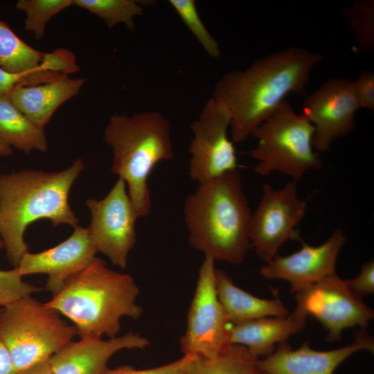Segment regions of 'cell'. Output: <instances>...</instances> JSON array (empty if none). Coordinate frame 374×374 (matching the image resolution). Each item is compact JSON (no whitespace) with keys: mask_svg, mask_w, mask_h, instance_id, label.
I'll return each mask as SVG.
<instances>
[{"mask_svg":"<svg viewBox=\"0 0 374 374\" xmlns=\"http://www.w3.org/2000/svg\"><path fill=\"white\" fill-rule=\"evenodd\" d=\"M76 335L73 325L32 295L6 305L0 313V338L17 372L48 359Z\"/></svg>","mask_w":374,"mask_h":374,"instance_id":"6","label":"cell"},{"mask_svg":"<svg viewBox=\"0 0 374 374\" xmlns=\"http://www.w3.org/2000/svg\"><path fill=\"white\" fill-rule=\"evenodd\" d=\"M314 132L307 117L284 100L251 135L258 140L249 152L258 161L255 172L267 176L280 172L297 181L306 171L321 169L323 161L313 150Z\"/></svg>","mask_w":374,"mask_h":374,"instance_id":"7","label":"cell"},{"mask_svg":"<svg viewBox=\"0 0 374 374\" xmlns=\"http://www.w3.org/2000/svg\"><path fill=\"white\" fill-rule=\"evenodd\" d=\"M96 253L88 227L78 225L59 244L38 253L26 252L16 268L22 277L35 274L47 275L44 289L54 296L69 278L94 260Z\"/></svg>","mask_w":374,"mask_h":374,"instance_id":"14","label":"cell"},{"mask_svg":"<svg viewBox=\"0 0 374 374\" xmlns=\"http://www.w3.org/2000/svg\"><path fill=\"white\" fill-rule=\"evenodd\" d=\"M353 87L360 106L374 112V72L362 69L357 79L353 81Z\"/></svg>","mask_w":374,"mask_h":374,"instance_id":"31","label":"cell"},{"mask_svg":"<svg viewBox=\"0 0 374 374\" xmlns=\"http://www.w3.org/2000/svg\"><path fill=\"white\" fill-rule=\"evenodd\" d=\"M346 285L357 296L374 293V260L371 259L363 264L359 274L353 279L344 280Z\"/></svg>","mask_w":374,"mask_h":374,"instance_id":"32","label":"cell"},{"mask_svg":"<svg viewBox=\"0 0 374 374\" xmlns=\"http://www.w3.org/2000/svg\"><path fill=\"white\" fill-rule=\"evenodd\" d=\"M2 308L0 307V313L1 312Z\"/></svg>","mask_w":374,"mask_h":374,"instance_id":"37","label":"cell"},{"mask_svg":"<svg viewBox=\"0 0 374 374\" xmlns=\"http://www.w3.org/2000/svg\"><path fill=\"white\" fill-rule=\"evenodd\" d=\"M215 287L231 325L266 317H286L289 310L278 299L257 297L235 285L223 270L215 269Z\"/></svg>","mask_w":374,"mask_h":374,"instance_id":"20","label":"cell"},{"mask_svg":"<svg viewBox=\"0 0 374 374\" xmlns=\"http://www.w3.org/2000/svg\"><path fill=\"white\" fill-rule=\"evenodd\" d=\"M0 139L26 154L48 150L44 127L33 123L11 101L8 95L0 96Z\"/></svg>","mask_w":374,"mask_h":374,"instance_id":"21","label":"cell"},{"mask_svg":"<svg viewBox=\"0 0 374 374\" xmlns=\"http://www.w3.org/2000/svg\"><path fill=\"white\" fill-rule=\"evenodd\" d=\"M249 224V240L258 258L271 260L288 240H299L296 227L306 213V202L297 195L296 181L275 190L265 183Z\"/></svg>","mask_w":374,"mask_h":374,"instance_id":"10","label":"cell"},{"mask_svg":"<svg viewBox=\"0 0 374 374\" xmlns=\"http://www.w3.org/2000/svg\"><path fill=\"white\" fill-rule=\"evenodd\" d=\"M16 374H53L49 359L30 368L18 371Z\"/></svg>","mask_w":374,"mask_h":374,"instance_id":"34","label":"cell"},{"mask_svg":"<svg viewBox=\"0 0 374 374\" xmlns=\"http://www.w3.org/2000/svg\"><path fill=\"white\" fill-rule=\"evenodd\" d=\"M84 78L69 76L33 85H20L8 94L12 103L33 123L44 127L55 111L75 96L84 85Z\"/></svg>","mask_w":374,"mask_h":374,"instance_id":"19","label":"cell"},{"mask_svg":"<svg viewBox=\"0 0 374 374\" xmlns=\"http://www.w3.org/2000/svg\"><path fill=\"white\" fill-rule=\"evenodd\" d=\"M10 353L0 338V374H16Z\"/></svg>","mask_w":374,"mask_h":374,"instance_id":"33","label":"cell"},{"mask_svg":"<svg viewBox=\"0 0 374 374\" xmlns=\"http://www.w3.org/2000/svg\"><path fill=\"white\" fill-rule=\"evenodd\" d=\"M73 4V0H19L16 8L26 13L24 30L42 39L50 19Z\"/></svg>","mask_w":374,"mask_h":374,"instance_id":"26","label":"cell"},{"mask_svg":"<svg viewBox=\"0 0 374 374\" xmlns=\"http://www.w3.org/2000/svg\"><path fill=\"white\" fill-rule=\"evenodd\" d=\"M169 4L177 13L205 52L213 58L221 55L220 46L203 23L194 0H169Z\"/></svg>","mask_w":374,"mask_h":374,"instance_id":"27","label":"cell"},{"mask_svg":"<svg viewBox=\"0 0 374 374\" xmlns=\"http://www.w3.org/2000/svg\"><path fill=\"white\" fill-rule=\"evenodd\" d=\"M84 167L78 159L60 171L24 169L0 175V235L14 267L28 251L24 233L30 223L47 219L54 226L78 225L69 195Z\"/></svg>","mask_w":374,"mask_h":374,"instance_id":"2","label":"cell"},{"mask_svg":"<svg viewBox=\"0 0 374 374\" xmlns=\"http://www.w3.org/2000/svg\"><path fill=\"white\" fill-rule=\"evenodd\" d=\"M259 359L247 347L230 344L213 357H199L190 374H264Z\"/></svg>","mask_w":374,"mask_h":374,"instance_id":"23","label":"cell"},{"mask_svg":"<svg viewBox=\"0 0 374 374\" xmlns=\"http://www.w3.org/2000/svg\"><path fill=\"white\" fill-rule=\"evenodd\" d=\"M341 15L349 22L359 48L369 53L374 52V0H356L341 9Z\"/></svg>","mask_w":374,"mask_h":374,"instance_id":"25","label":"cell"},{"mask_svg":"<svg viewBox=\"0 0 374 374\" xmlns=\"http://www.w3.org/2000/svg\"><path fill=\"white\" fill-rule=\"evenodd\" d=\"M103 141L112 150L111 170L125 181L137 216L148 215V177L159 162L174 156L170 122L157 111L113 114L105 127Z\"/></svg>","mask_w":374,"mask_h":374,"instance_id":"5","label":"cell"},{"mask_svg":"<svg viewBox=\"0 0 374 374\" xmlns=\"http://www.w3.org/2000/svg\"><path fill=\"white\" fill-rule=\"evenodd\" d=\"M322 60L319 53L292 46L223 75L213 96L230 113L233 143L244 142L289 93L305 94L312 69Z\"/></svg>","mask_w":374,"mask_h":374,"instance_id":"1","label":"cell"},{"mask_svg":"<svg viewBox=\"0 0 374 374\" xmlns=\"http://www.w3.org/2000/svg\"><path fill=\"white\" fill-rule=\"evenodd\" d=\"M359 350H374L373 338L364 328L357 331L350 344L330 350H314L308 341L297 349H292L287 341L279 344L271 355L259 359L258 365L264 374H333Z\"/></svg>","mask_w":374,"mask_h":374,"instance_id":"16","label":"cell"},{"mask_svg":"<svg viewBox=\"0 0 374 374\" xmlns=\"http://www.w3.org/2000/svg\"><path fill=\"white\" fill-rule=\"evenodd\" d=\"M42 290V288L24 282L16 267L0 270V307L2 308Z\"/></svg>","mask_w":374,"mask_h":374,"instance_id":"28","label":"cell"},{"mask_svg":"<svg viewBox=\"0 0 374 374\" xmlns=\"http://www.w3.org/2000/svg\"><path fill=\"white\" fill-rule=\"evenodd\" d=\"M184 214L192 248L215 261L244 262L251 212L237 170L199 184L186 197Z\"/></svg>","mask_w":374,"mask_h":374,"instance_id":"3","label":"cell"},{"mask_svg":"<svg viewBox=\"0 0 374 374\" xmlns=\"http://www.w3.org/2000/svg\"><path fill=\"white\" fill-rule=\"evenodd\" d=\"M44 53L25 43L0 19V69L15 75L55 71L43 61Z\"/></svg>","mask_w":374,"mask_h":374,"instance_id":"22","label":"cell"},{"mask_svg":"<svg viewBox=\"0 0 374 374\" xmlns=\"http://www.w3.org/2000/svg\"><path fill=\"white\" fill-rule=\"evenodd\" d=\"M68 75L44 69L29 74L15 75L7 73L0 69V96L8 95L16 87L44 83Z\"/></svg>","mask_w":374,"mask_h":374,"instance_id":"30","label":"cell"},{"mask_svg":"<svg viewBox=\"0 0 374 374\" xmlns=\"http://www.w3.org/2000/svg\"><path fill=\"white\" fill-rule=\"evenodd\" d=\"M307 317L295 309L286 317H266L231 325V344L247 347L258 357H266L290 337L300 332L305 325Z\"/></svg>","mask_w":374,"mask_h":374,"instance_id":"18","label":"cell"},{"mask_svg":"<svg viewBox=\"0 0 374 374\" xmlns=\"http://www.w3.org/2000/svg\"><path fill=\"white\" fill-rule=\"evenodd\" d=\"M199 357L184 355L170 363L147 369H136L129 365L107 368L104 374H190Z\"/></svg>","mask_w":374,"mask_h":374,"instance_id":"29","label":"cell"},{"mask_svg":"<svg viewBox=\"0 0 374 374\" xmlns=\"http://www.w3.org/2000/svg\"><path fill=\"white\" fill-rule=\"evenodd\" d=\"M86 205L91 213L88 229L97 251L114 265L126 268L129 253L136 242L135 222L139 217L125 181L119 177L103 199H87Z\"/></svg>","mask_w":374,"mask_h":374,"instance_id":"12","label":"cell"},{"mask_svg":"<svg viewBox=\"0 0 374 374\" xmlns=\"http://www.w3.org/2000/svg\"><path fill=\"white\" fill-rule=\"evenodd\" d=\"M73 4L84 8L103 19L109 28L118 24L134 30V19L142 16L145 6L154 1L139 0H73Z\"/></svg>","mask_w":374,"mask_h":374,"instance_id":"24","label":"cell"},{"mask_svg":"<svg viewBox=\"0 0 374 374\" xmlns=\"http://www.w3.org/2000/svg\"><path fill=\"white\" fill-rule=\"evenodd\" d=\"M215 260L204 256L188 312L186 328L180 338L184 355L213 357L229 345L231 326L215 287Z\"/></svg>","mask_w":374,"mask_h":374,"instance_id":"8","label":"cell"},{"mask_svg":"<svg viewBox=\"0 0 374 374\" xmlns=\"http://www.w3.org/2000/svg\"><path fill=\"white\" fill-rule=\"evenodd\" d=\"M139 293L130 274L111 269L96 257L45 305L69 319L80 338H113L121 330L123 317L137 320L142 316Z\"/></svg>","mask_w":374,"mask_h":374,"instance_id":"4","label":"cell"},{"mask_svg":"<svg viewBox=\"0 0 374 374\" xmlns=\"http://www.w3.org/2000/svg\"><path fill=\"white\" fill-rule=\"evenodd\" d=\"M295 294L296 309L316 319L328 330L326 340L340 339L345 329L366 328L374 312L333 273Z\"/></svg>","mask_w":374,"mask_h":374,"instance_id":"11","label":"cell"},{"mask_svg":"<svg viewBox=\"0 0 374 374\" xmlns=\"http://www.w3.org/2000/svg\"><path fill=\"white\" fill-rule=\"evenodd\" d=\"M3 248V241L1 240V235H0V249Z\"/></svg>","mask_w":374,"mask_h":374,"instance_id":"36","label":"cell"},{"mask_svg":"<svg viewBox=\"0 0 374 374\" xmlns=\"http://www.w3.org/2000/svg\"><path fill=\"white\" fill-rule=\"evenodd\" d=\"M151 342L130 332L108 339L83 337L70 341L49 358L53 374H104L112 356L123 350L145 349Z\"/></svg>","mask_w":374,"mask_h":374,"instance_id":"17","label":"cell"},{"mask_svg":"<svg viewBox=\"0 0 374 374\" xmlns=\"http://www.w3.org/2000/svg\"><path fill=\"white\" fill-rule=\"evenodd\" d=\"M359 109L353 81L349 79H328L306 96L302 114L314 129L313 148L326 152L336 139L350 134L355 129Z\"/></svg>","mask_w":374,"mask_h":374,"instance_id":"13","label":"cell"},{"mask_svg":"<svg viewBox=\"0 0 374 374\" xmlns=\"http://www.w3.org/2000/svg\"><path fill=\"white\" fill-rule=\"evenodd\" d=\"M230 124L226 107L211 96L190 125L193 138L188 147L189 175L199 185L238 167L233 143L228 137Z\"/></svg>","mask_w":374,"mask_h":374,"instance_id":"9","label":"cell"},{"mask_svg":"<svg viewBox=\"0 0 374 374\" xmlns=\"http://www.w3.org/2000/svg\"><path fill=\"white\" fill-rule=\"evenodd\" d=\"M344 231L336 229L323 244L312 247L302 242V248L289 256H276L260 268L267 279H280L290 283V293L307 288L335 273L339 253L346 242Z\"/></svg>","mask_w":374,"mask_h":374,"instance_id":"15","label":"cell"},{"mask_svg":"<svg viewBox=\"0 0 374 374\" xmlns=\"http://www.w3.org/2000/svg\"><path fill=\"white\" fill-rule=\"evenodd\" d=\"M12 154L11 147L0 139V156L7 157Z\"/></svg>","mask_w":374,"mask_h":374,"instance_id":"35","label":"cell"}]
</instances>
